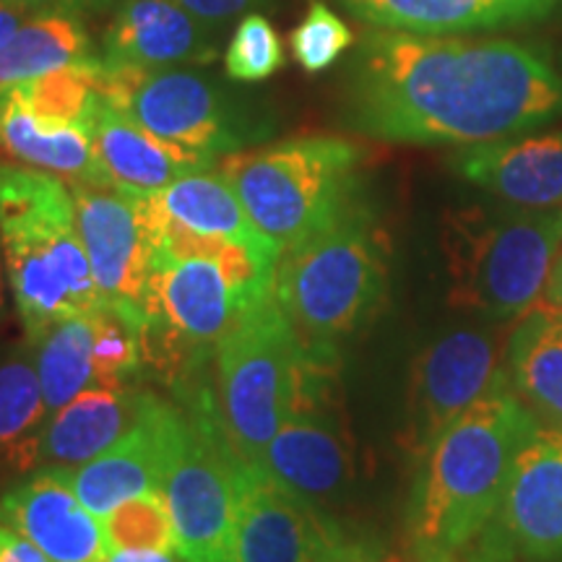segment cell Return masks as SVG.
Segmentation results:
<instances>
[{
    "label": "cell",
    "mask_w": 562,
    "mask_h": 562,
    "mask_svg": "<svg viewBox=\"0 0 562 562\" xmlns=\"http://www.w3.org/2000/svg\"><path fill=\"white\" fill-rule=\"evenodd\" d=\"M344 112L378 140L474 146L562 115V74L510 40L378 30L357 45Z\"/></svg>",
    "instance_id": "1"
},
{
    "label": "cell",
    "mask_w": 562,
    "mask_h": 562,
    "mask_svg": "<svg viewBox=\"0 0 562 562\" xmlns=\"http://www.w3.org/2000/svg\"><path fill=\"white\" fill-rule=\"evenodd\" d=\"M537 427V417L510 385L461 414L417 461L404 518L406 558L448 562L472 550Z\"/></svg>",
    "instance_id": "2"
},
{
    "label": "cell",
    "mask_w": 562,
    "mask_h": 562,
    "mask_svg": "<svg viewBox=\"0 0 562 562\" xmlns=\"http://www.w3.org/2000/svg\"><path fill=\"white\" fill-rule=\"evenodd\" d=\"M0 240L13 305L26 339L104 305L76 227V203L50 172L0 161Z\"/></svg>",
    "instance_id": "3"
},
{
    "label": "cell",
    "mask_w": 562,
    "mask_h": 562,
    "mask_svg": "<svg viewBox=\"0 0 562 562\" xmlns=\"http://www.w3.org/2000/svg\"><path fill=\"white\" fill-rule=\"evenodd\" d=\"M216 364L222 427L248 461H261L292 412L328 402L339 368L307 355L273 290L252 300L216 341Z\"/></svg>",
    "instance_id": "4"
},
{
    "label": "cell",
    "mask_w": 562,
    "mask_h": 562,
    "mask_svg": "<svg viewBox=\"0 0 562 562\" xmlns=\"http://www.w3.org/2000/svg\"><path fill=\"white\" fill-rule=\"evenodd\" d=\"M389 292L381 232L360 203L281 252L273 297L307 355L339 364V347L375 318Z\"/></svg>",
    "instance_id": "5"
},
{
    "label": "cell",
    "mask_w": 562,
    "mask_h": 562,
    "mask_svg": "<svg viewBox=\"0 0 562 562\" xmlns=\"http://www.w3.org/2000/svg\"><path fill=\"white\" fill-rule=\"evenodd\" d=\"M562 248V209L469 206L442 224L451 305L490 321L521 318L544 297Z\"/></svg>",
    "instance_id": "6"
},
{
    "label": "cell",
    "mask_w": 562,
    "mask_h": 562,
    "mask_svg": "<svg viewBox=\"0 0 562 562\" xmlns=\"http://www.w3.org/2000/svg\"><path fill=\"white\" fill-rule=\"evenodd\" d=\"M360 161L347 138L302 136L224 154L220 167L256 227L284 252L357 206Z\"/></svg>",
    "instance_id": "7"
},
{
    "label": "cell",
    "mask_w": 562,
    "mask_h": 562,
    "mask_svg": "<svg viewBox=\"0 0 562 562\" xmlns=\"http://www.w3.org/2000/svg\"><path fill=\"white\" fill-rule=\"evenodd\" d=\"M240 453L203 391L191 402L161 492L170 505L178 554L186 562H235V472Z\"/></svg>",
    "instance_id": "8"
},
{
    "label": "cell",
    "mask_w": 562,
    "mask_h": 562,
    "mask_svg": "<svg viewBox=\"0 0 562 562\" xmlns=\"http://www.w3.org/2000/svg\"><path fill=\"white\" fill-rule=\"evenodd\" d=\"M100 91L140 128L182 149L220 157L240 151L250 136L240 104L191 70L108 66L102 60Z\"/></svg>",
    "instance_id": "9"
},
{
    "label": "cell",
    "mask_w": 562,
    "mask_h": 562,
    "mask_svg": "<svg viewBox=\"0 0 562 562\" xmlns=\"http://www.w3.org/2000/svg\"><path fill=\"white\" fill-rule=\"evenodd\" d=\"M68 188L76 203V227L102 302L149 323L146 297L159 263L149 199L91 182H70Z\"/></svg>",
    "instance_id": "10"
},
{
    "label": "cell",
    "mask_w": 562,
    "mask_h": 562,
    "mask_svg": "<svg viewBox=\"0 0 562 562\" xmlns=\"http://www.w3.org/2000/svg\"><path fill=\"white\" fill-rule=\"evenodd\" d=\"M508 385L495 336L459 328L440 336L412 364L402 446L414 461L492 391Z\"/></svg>",
    "instance_id": "11"
},
{
    "label": "cell",
    "mask_w": 562,
    "mask_h": 562,
    "mask_svg": "<svg viewBox=\"0 0 562 562\" xmlns=\"http://www.w3.org/2000/svg\"><path fill=\"white\" fill-rule=\"evenodd\" d=\"M472 552L482 562H562V430L531 432Z\"/></svg>",
    "instance_id": "12"
},
{
    "label": "cell",
    "mask_w": 562,
    "mask_h": 562,
    "mask_svg": "<svg viewBox=\"0 0 562 562\" xmlns=\"http://www.w3.org/2000/svg\"><path fill=\"white\" fill-rule=\"evenodd\" d=\"M235 490V562H328L355 533L243 456Z\"/></svg>",
    "instance_id": "13"
},
{
    "label": "cell",
    "mask_w": 562,
    "mask_h": 562,
    "mask_svg": "<svg viewBox=\"0 0 562 562\" xmlns=\"http://www.w3.org/2000/svg\"><path fill=\"white\" fill-rule=\"evenodd\" d=\"M250 302L229 284L220 261H159L146 297V362L180 368L188 351L220 341Z\"/></svg>",
    "instance_id": "14"
},
{
    "label": "cell",
    "mask_w": 562,
    "mask_h": 562,
    "mask_svg": "<svg viewBox=\"0 0 562 562\" xmlns=\"http://www.w3.org/2000/svg\"><path fill=\"white\" fill-rule=\"evenodd\" d=\"M182 425L186 414L175 404L154 396L140 419L121 440L70 472L76 495L87 510L104 518L140 492L161 490L167 467L180 442Z\"/></svg>",
    "instance_id": "15"
},
{
    "label": "cell",
    "mask_w": 562,
    "mask_h": 562,
    "mask_svg": "<svg viewBox=\"0 0 562 562\" xmlns=\"http://www.w3.org/2000/svg\"><path fill=\"white\" fill-rule=\"evenodd\" d=\"M0 518L55 562H104L110 544L79 501L70 469L45 467L0 497Z\"/></svg>",
    "instance_id": "16"
},
{
    "label": "cell",
    "mask_w": 562,
    "mask_h": 562,
    "mask_svg": "<svg viewBox=\"0 0 562 562\" xmlns=\"http://www.w3.org/2000/svg\"><path fill=\"white\" fill-rule=\"evenodd\" d=\"M463 180L508 206L529 211L562 209V131L461 146L451 159Z\"/></svg>",
    "instance_id": "17"
},
{
    "label": "cell",
    "mask_w": 562,
    "mask_h": 562,
    "mask_svg": "<svg viewBox=\"0 0 562 562\" xmlns=\"http://www.w3.org/2000/svg\"><path fill=\"white\" fill-rule=\"evenodd\" d=\"M214 32L178 0H121L102 34L108 66L175 68L216 60Z\"/></svg>",
    "instance_id": "18"
},
{
    "label": "cell",
    "mask_w": 562,
    "mask_h": 562,
    "mask_svg": "<svg viewBox=\"0 0 562 562\" xmlns=\"http://www.w3.org/2000/svg\"><path fill=\"white\" fill-rule=\"evenodd\" d=\"M83 128L89 133L108 180L125 193H159L175 180L193 172H206L216 165V157L211 154L182 149V146L140 128L102 91Z\"/></svg>",
    "instance_id": "19"
},
{
    "label": "cell",
    "mask_w": 562,
    "mask_h": 562,
    "mask_svg": "<svg viewBox=\"0 0 562 562\" xmlns=\"http://www.w3.org/2000/svg\"><path fill=\"white\" fill-rule=\"evenodd\" d=\"M154 393L131 389H87L74 402L60 406L34 438L13 453V463L21 469L37 463H87L108 451L146 412Z\"/></svg>",
    "instance_id": "20"
},
{
    "label": "cell",
    "mask_w": 562,
    "mask_h": 562,
    "mask_svg": "<svg viewBox=\"0 0 562 562\" xmlns=\"http://www.w3.org/2000/svg\"><path fill=\"white\" fill-rule=\"evenodd\" d=\"M258 463L315 505L331 501L351 480L347 435L326 404L292 412Z\"/></svg>",
    "instance_id": "21"
},
{
    "label": "cell",
    "mask_w": 562,
    "mask_h": 562,
    "mask_svg": "<svg viewBox=\"0 0 562 562\" xmlns=\"http://www.w3.org/2000/svg\"><path fill=\"white\" fill-rule=\"evenodd\" d=\"M341 5L378 30L456 34L524 24L550 13L554 0H341Z\"/></svg>",
    "instance_id": "22"
},
{
    "label": "cell",
    "mask_w": 562,
    "mask_h": 562,
    "mask_svg": "<svg viewBox=\"0 0 562 562\" xmlns=\"http://www.w3.org/2000/svg\"><path fill=\"white\" fill-rule=\"evenodd\" d=\"M0 144L11 157L34 170L60 175L68 182L112 186L87 128L34 115L11 89L0 94Z\"/></svg>",
    "instance_id": "23"
},
{
    "label": "cell",
    "mask_w": 562,
    "mask_h": 562,
    "mask_svg": "<svg viewBox=\"0 0 562 562\" xmlns=\"http://www.w3.org/2000/svg\"><path fill=\"white\" fill-rule=\"evenodd\" d=\"M510 391L542 427L562 430V313L539 302L505 344Z\"/></svg>",
    "instance_id": "24"
},
{
    "label": "cell",
    "mask_w": 562,
    "mask_h": 562,
    "mask_svg": "<svg viewBox=\"0 0 562 562\" xmlns=\"http://www.w3.org/2000/svg\"><path fill=\"white\" fill-rule=\"evenodd\" d=\"M161 211L178 220L193 232L243 245L245 250L263 266L266 271H277L281 250L273 245L256 222L245 211L240 195L229 186L224 175L193 172L175 180L165 191L151 193Z\"/></svg>",
    "instance_id": "25"
},
{
    "label": "cell",
    "mask_w": 562,
    "mask_h": 562,
    "mask_svg": "<svg viewBox=\"0 0 562 562\" xmlns=\"http://www.w3.org/2000/svg\"><path fill=\"white\" fill-rule=\"evenodd\" d=\"M91 37L83 19L68 11H32L0 45V94L53 70L91 60Z\"/></svg>",
    "instance_id": "26"
},
{
    "label": "cell",
    "mask_w": 562,
    "mask_h": 562,
    "mask_svg": "<svg viewBox=\"0 0 562 562\" xmlns=\"http://www.w3.org/2000/svg\"><path fill=\"white\" fill-rule=\"evenodd\" d=\"M94 313L74 315L47 331L34 344L37 347V372L45 404L50 412L74 402L79 393L89 389L94 381V362H91V347H94Z\"/></svg>",
    "instance_id": "27"
},
{
    "label": "cell",
    "mask_w": 562,
    "mask_h": 562,
    "mask_svg": "<svg viewBox=\"0 0 562 562\" xmlns=\"http://www.w3.org/2000/svg\"><path fill=\"white\" fill-rule=\"evenodd\" d=\"M102 58H91L76 66L53 70L30 83L13 87L16 97L30 108L34 115L55 123L87 125L91 108L100 97Z\"/></svg>",
    "instance_id": "28"
},
{
    "label": "cell",
    "mask_w": 562,
    "mask_h": 562,
    "mask_svg": "<svg viewBox=\"0 0 562 562\" xmlns=\"http://www.w3.org/2000/svg\"><path fill=\"white\" fill-rule=\"evenodd\" d=\"M94 347H91L94 381L108 389H125V383L133 381L146 362L144 334L149 323L110 305H102L94 313Z\"/></svg>",
    "instance_id": "29"
},
{
    "label": "cell",
    "mask_w": 562,
    "mask_h": 562,
    "mask_svg": "<svg viewBox=\"0 0 562 562\" xmlns=\"http://www.w3.org/2000/svg\"><path fill=\"white\" fill-rule=\"evenodd\" d=\"M104 537L112 550L178 552L172 513L161 490L140 492L102 518Z\"/></svg>",
    "instance_id": "30"
},
{
    "label": "cell",
    "mask_w": 562,
    "mask_h": 562,
    "mask_svg": "<svg viewBox=\"0 0 562 562\" xmlns=\"http://www.w3.org/2000/svg\"><path fill=\"white\" fill-rule=\"evenodd\" d=\"M47 412L37 368L21 357L0 362V451L13 459L37 435Z\"/></svg>",
    "instance_id": "31"
},
{
    "label": "cell",
    "mask_w": 562,
    "mask_h": 562,
    "mask_svg": "<svg viewBox=\"0 0 562 562\" xmlns=\"http://www.w3.org/2000/svg\"><path fill=\"white\" fill-rule=\"evenodd\" d=\"M284 66V45L263 13H245L232 34L224 68L232 81L258 83L271 79Z\"/></svg>",
    "instance_id": "32"
},
{
    "label": "cell",
    "mask_w": 562,
    "mask_h": 562,
    "mask_svg": "<svg viewBox=\"0 0 562 562\" xmlns=\"http://www.w3.org/2000/svg\"><path fill=\"white\" fill-rule=\"evenodd\" d=\"M351 42H355V34H351L347 21L336 16L326 3L313 0L297 30L292 32L290 47L302 70L321 74L349 50Z\"/></svg>",
    "instance_id": "33"
},
{
    "label": "cell",
    "mask_w": 562,
    "mask_h": 562,
    "mask_svg": "<svg viewBox=\"0 0 562 562\" xmlns=\"http://www.w3.org/2000/svg\"><path fill=\"white\" fill-rule=\"evenodd\" d=\"M191 16L209 26H224L252 9H266L273 0H178Z\"/></svg>",
    "instance_id": "34"
},
{
    "label": "cell",
    "mask_w": 562,
    "mask_h": 562,
    "mask_svg": "<svg viewBox=\"0 0 562 562\" xmlns=\"http://www.w3.org/2000/svg\"><path fill=\"white\" fill-rule=\"evenodd\" d=\"M0 562H55L0 518Z\"/></svg>",
    "instance_id": "35"
},
{
    "label": "cell",
    "mask_w": 562,
    "mask_h": 562,
    "mask_svg": "<svg viewBox=\"0 0 562 562\" xmlns=\"http://www.w3.org/2000/svg\"><path fill=\"white\" fill-rule=\"evenodd\" d=\"M391 552H385L381 544L372 537H364V533H351L347 544L341 547L339 552L334 554L328 562H385Z\"/></svg>",
    "instance_id": "36"
},
{
    "label": "cell",
    "mask_w": 562,
    "mask_h": 562,
    "mask_svg": "<svg viewBox=\"0 0 562 562\" xmlns=\"http://www.w3.org/2000/svg\"><path fill=\"white\" fill-rule=\"evenodd\" d=\"M24 9L30 11H42V9H55V11H68L81 16V13H94L110 9L117 0H19Z\"/></svg>",
    "instance_id": "37"
},
{
    "label": "cell",
    "mask_w": 562,
    "mask_h": 562,
    "mask_svg": "<svg viewBox=\"0 0 562 562\" xmlns=\"http://www.w3.org/2000/svg\"><path fill=\"white\" fill-rule=\"evenodd\" d=\"M30 13L32 11L24 9L19 0H0V45L24 24V19L30 16Z\"/></svg>",
    "instance_id": "38"
},
{
    "label": "cell",
    "mask_w": 562,
    "mask_h": 562,
    "mask_svg": "<svg viewBox=\"0 0 562 562\" xmlns=\"http://www.w3.org/2000/svg\"><path fill=\"white\" fill-rule=\"evenodd\" d=\"M104 562H180L172 558V552L159 550H112Z\"/></svg>",
    "instance_id": "39"
},
{
    "label": "cell",
    "mask_w": 562,
    "mask_h": 562,
    "mask_svg": "<svg viewBox=\"0 0 562 562\" xmlns=\"http://www.w3.org/2000/svg\"><path fill=\"white\" fill-rule=\"evenodd\" d=\"M542 305H547V307H552V311H560V313H562V248H560V252H558V261H554V266H552L550 281H547V290H544Z\"/></svg>",
    "instance_id": "40"
},
{
    "label": "cell",
    "mask_w": 562,
    "mask_h": 562,
    "mask_svg": "<svg viewBox=\"0 0 562 562\" xmlns=\"http://www.w3.org/2000/svg\"><path fill=\"white\" fill-rule=\"evenodd\" d=\"M385 562H414V560L406 558V554H404V558H402V554H389V560H385ZM448 562H482V560L476 558L472 550H469L467 554H459V558H453V560H448Z\"/></svg>",
    "instance_id": "41"
},
{
    "label": "cell",
    "mask_w": 562,
    "mask_h": 562,
    "mask_svg": "<svg viewBox=\"0 0 562 562\" xmlns=\"http://www.w3.org/2000/svg\"><path fill=\"white\" fill-rule=\"evenodd\" d=\"M3 277H5V261H3V240H0V305H3Z\"/></svg>",
    "instance_id": "42"
}]
</instances>
